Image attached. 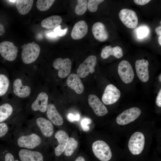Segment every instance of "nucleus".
<instances>
[{"label": "nucleus", "mask_w": 161, "mask_h": 161, "mask_svg": "<svg viewBox=\"0 0 161 161\" xmlns=\"http://www.w3.org/2000/svg\"><path fill=\"white\" fill-rule=\"evenodd\" d=\"M97 62L96 56L90 55L79 66L77 71L78 75L81 78H84L89 73L95 72V67Z\"/></svg>", "instance_id": "nucleus-12"}, {"label": "nucleus", "mask_w": 161, "mask_h": 161, "mask_svg": "<svg viewBox=\"0 0 161 161\" xmlns=\"http://www.w3.org/2000/svg\"><path fill=\"white\" fill-rule=\"evenodd\" d=\"M49 100L47 93L38 82L25 104L24 110V113L27 116H43V114H46Z\"/></svg>", "instance_id": "nucleus-3"}, {"label": "nucleus", "mask_w": 161, "mask_h": 161, "mask_svg": "<svg viewBox=\"0 0 161 161\" xmlns=\"http://www.w3.org/2000/svg\"><path fill=\"white\" fill-rule=\"evenodd\" d=\"M134 2L137 4L140 5H143L146 4L151 0H134Z\"/></svg>", "instance_id": "nucleus-37"}, {"label": "nucleus", "mask_w": 161, "mask_h": 161, "mask_svg": "<svg viewBox=\"0 0 161 161\" xmlns=\"http://www.w3.org/2000/svg\"><path fill=\"white\" fill-rule=\"evenodd\" d=\"M120 96L119 90L112 84L106 87L102 97L103 102L106 105H111L116 103Z\"/></svg>", "instance_id": "nucleus-15"}, {"label": "nucleus", "mask_w": 161, "mask_h": 161, "mask_svg": "<svg viewBox=\"0 0 161 161\" xmlns=\"http://www.w3.org/2000/svg\"><path fill=\"white\" fill-rule=\"evenodd\" d=\"M161 74L160 75V76H159V80H160V82H161Z\"/></svg>", "instance_id": "nucleus-43"}, {"label": "nucleus", "mask_w": 161, "mask_h": 161, "mask_svg": "<svg viewBox=\"0 0 161 161\" xmlns=\"http://www.w3.org/2000/svg\"><path fill=\"white\" fill-rule=\"evenodd\" d=\"M46 114L48 119L54 125L60 126L63 124V118L55 104L51 103H48Z\"/></svg>", "instance_id": "nucleus-19"}, {"label": "nucleus", "mask_w": 161, "mask_h": 161, "mask_svg": "<svg viewBox=\"0 0 161 161\" xmlns=\"http://www.w3.org/2000/svg\"><path fill=\"white\" fill-rule=\"evenodd\" d=\"M119 16L121 21L128 28H135L138 24V18L137 15L132 10L123 9L120 12Z\"/></svg>", "instance_id": "nucleus-13"}, {"label": "nucleus", "mask_w": 161, "mask_h": 161, "mask_svg": "<svg viewBox=\"0 0 161 161\" xmlns=\"http://www.w3.org/2000/svg\"><path fill=\"white\" fill-rule=\"evenodd\" d=\"M16 117L8 121L0 123V139L5 140L7 142L11 141L12 136V124Z\"/></svg>", "instance_id": "nucleus-24"}, {"label": "nucleus", "mask_w": 161, "mask_h": 161, "mask_svg": "<svg viewBox=\"0 0 161 161\" xmlns=\"http://www.w3.org/2000/svg\"><path fill=\"white\" fill-rule=\"evenodd\" d=\"M92 150L95 156L101 161H108L112 157V153L108 145L104 141L98 140L92 144Z\"/></svg>", "instance_id": "nucleus-7"}, {"label": "nucleus", "mask_w": 161, "mask_h": 161, "mask_svg": "<svg viewBox=\"0 0 161 161\" xmlns=\"http://www.w3.org/2000/svg\"><path fill=\"white\" fill-rule=\"evenodd\" d=\"M33 0H16V7L18 13L22 15L29 13L32 9L33 4Z\"/></svg>", "instance_id": "nucleus-28"}, {"label": "nucleus", "mask_w": 161, "mask_h": 161, "mask_svg": "<svg viewBox=\"0 0 161 161\" xmlns=\"http://www.w3.org/2000/svg\"><path fill=\"white\" fill-rule=\"evenodd\" d=\"M27 116L24 111L14 120L12 125L10 142L19 148L31 150H42L44 140L39 134L23 124Z\"/></svg>", "instance_id": "nucleus-1"}, {"label": "nucleus", "mask_w": 161, "mask_h": 161, "mask_svg": "<svg viewBox=\"0 0 161 161\" xmlns=\"http://www.w3.org/2000/svg\"><path fill=\"white\" fill-rule=\"evenodd\" d=\"M160 24H161V21H160Z\"/></svg>", "instance_id": "nucleus-44"}, {"label": "nucleus", "mask_w": 161, "mask_h": 161, "mask_svg": "<svg viewBox=\"0 0 161 161\" xmlns=\"http://www.w3.org/2000/svg\"><path fill=\"white\" fill-rule=\"evenodd\" d=\"M0 159L2 161H21L15 152L8 145H0Z\"/></svg>", "instance_id": "nucleus-25"}, {"label": "nucleus", "mask_w": 161, "mask_h": 161, "mask_svg": "<svg viewBox=\"0 0 161 161\" xmlns=\"http://www.w3.org/2000/svg\"><path fill=\"white\" fill-rule=\"evenodd\" d=\"M77 4L75 8V12L78 15L81 16L86 12L88 8V1L77 0Z\"/></svg>", "instance_id": "nucleus-30"}, {"label": "nucleus", "mask_w": 161, "mask_h": 161, "mask_svg": "<svg viewBox=\"0 0 161 161\" xmlns=\"http://www.w3.org/2000/svg\"><path fill=\"white\" fill-rule=\"evenodd\" d=\"M24 111L23 101L13 97L0 102V123L12 120Z\"/></svg>", "instance_id": "nucleus-4"}, {"label": "nucleus", "mask_w": 161, "mask_h": 161, "mask_svg": "<svg viewBox=\"0 0 161 161\" xmlns=\"http://www.w3.org/2000/svg\"><path fill=\"white\" fill-rule=\"evenodd\" d=\"M62 19L58 15L52 16L43 20L41 23L42 27L47 29L56 28L61 24Z\"/></svg>", "instance_id": "nucleus-27"}, {"label": "nucleus", "mask_w": 161, "mask_h": 161, "mask_svg": "<svg viewBox=\"0 0 161 161\" xmlns=\"http://www.w3.org/2000/svg\"><path fill=\"white\" fill-rule=\"evenodd\" d=\"M145 143V138L143 134L140 132H136L129 139L128 143V148L133 154L139 155L143 151Z\"/></svg>", "instance_id": "nucleus-9"}, {"label": "nucleus", "mask_w": 161, "mask_h": 161, "mask_svg": "<svg viewBox=\"0 0 161 161\" xmlns=\"http://www.w3.org/2000/svg\"><path fill=\"white\" fill-rule=\"evenodd\" d=\"M158 41L160 45L161 46V36H160L158 38Z\"/></svg>", "instance_id": "nucleus-42"}, {"label": "nucleus", "mask_w": 161, "mask_h": 161, "mask_svg": "<svg viewBox=\"0 0 161 161\" xmlns=\"http://www.w3.org/2000/svg\"><path fill=\"white\" fill-rule=\"evenodd\" d=\"M18 48L10 41H4L0 43V55L5 61L12 62L18 56Z\"/></svg>", "instance_id": "nucleus-8"}, {"label": "nucleus", "mask_w": 161, "mask_h": 161, "mask_svg": "<svg viewBox=\"0 0 161 161\" xmlns=\"http://www.w3.org/2000/svg\"><path fill=\"white\" fill-rule=\"evenodd\" d=\"M111 55H113L117 58H120L123 55L122 48L119 46L113 47L111 46H106L102 50L101 53V58L106 59Z\"/></svg>", "instance_id": "nucleus-26"}, {"label": "nucleus", "mask_w": 161, "mask_h": 161, "mask_svg": "<svg viewBox=\"0 0 161 161\" xmlns=\"http://www.w3.org/2000/svg\"><path fill=\"white\" fill-rule=\"evenodd\" d=\"M148 33V29L145 27H140L137 30V35L140 38H142L145 37Z\"/></svg>", "instance_id": "nucleus-34"}, {"label": "nucleus", "mask_w": 161, "mask_h": 161, "mask_svg": "<svg viewBox=\"0 0 161 161\" xmlns=\"http://www.w3.org/2000/svg\"><path fill=\"white\" fill-rule=\"evenodd\" d=\"M157 105L159 107H161V90L160 89L156 99Z\"/></svg>", "instance_id": "nucleus-38"}, {"label": "nucleus", "mask_w": 161, "mask_h": 161, "mask_svg": "<svg viewBox=\"0 0 161 161\" xmlns=\"http://www.w3.org/2000/svg\"><path fill=\"white\" fill-rule=\"evenodd\" d=\"M26 126L39 134L43 138H50L54 133L52 123L43 116H34L24 123Z\"/></svg>", "instance_id": "nucleus-5"}, {"label": "nucleus", "mask_w": 161, "mask_h": 161, "mask_svg": "<svg viewBox=\"0 0 161 161\" xmlns=\"http://www.w3.org/2000/svg\"><path fill=\"white\" fill-rule=\"evenodd\" d=\"M103 0H89L88 1V8L92 12L96 11L98 5L103 2Z\"/></svg>", "instance_id": "nucleus-32"}, {"label": "nucleus", "mask_w": 161, "mask_h": 161, "mask_svg": "<svg viewBox=\"0 0 161 161\" xmlns=\"http://www.w3.org/2000/svg\"><path fill=\"white\" fill-rule=\"evenodd\" d=\"M11 82L9 73L5 70L0 69V98H8L10 94Z\"/></svg>", "instance_id": "nucleus-16"}, {"label": "nucleus", "mask_w": 161, "mask_h": 161, "mask_svg": "<svg viewBox=\"0 0 161 161\" xmlns=\"http://www.w3.org/2000/svg\"><path fill=\"white\" fill-rule=\"evenodd\" d=\"M78 142L72 137L69 138L68 143L64 151V154L67 157L71 156L77 148Z\"/></svg>", "instance_id": "nucleus-29"}, {"label": "nucleus", "mask_w": 161, "mask_h": 161, "mask_svg": "<svg viewBox=\"0 0 161 161\" xmlns=\"http://www.w3.org/2000/svg\"><path fill=\"white\" fill-rule=\"evenodd\" d=\"M8 145L15 152L21 161H46V157L42 150L19 148L10 142L8 143Z\"/></svg>", "instance_id": "nucleus-6"}, {"label": "nucleus", "mask_w": 161, "mask_h": 161, "mask_svg": "<svg viewBox=\"0 0 161 161\" xmlns=\"http://www.w3.org/2000/svg\"><path fill=\"white\" fill-rule=\"evenodd\" d=\"M67 118L69 121L73 122L75 121L79 120L80 119V116L78 114L74 115L72 113H69L67 115Z\"/></svg>", "instance_id": "nucleus-36"}, {"label": "nucleus", "mask_w": 161, "mask_h": 161, "mask_svg": "<svg viewBox=\"0 0 161 161\" xmlns=\"http://www.w3.org/2000/svg\"><path fill=\"white\" fill-rule=\"evenodd\" d=\"M88 31V26L84 21L80 20L77 22L74 25L71 32L72 38L78 40L84 37Z\"/></svg>", "instance_id": "nucleus-21"}, {"label": "nucleus", "mask_w": 161, "mask_h": 161, "mask_svg": "<svg viewBox=\"0 0 161 161\" xmlns=\"http://www.w3.org/2000/svg\"><path fill=\"white\" fill-rule=\"evenodd\" d=\"M141 113L140 109L137 107H133L126 109L117 117L116 123L120 125L127 124L138 118Z\"/></svg>", "instance_id": "nucleus-11"}, {"label": "nucleus", "mask_w": 161, "mask_h": 161, "mask_svg": "<svg viewBox=\"0 0 161 161\" xmlns=\"http://www.w3.org/2000/svg\"><path fill=\"white\" fill-rule=\"evenodd\" d=\"M71 61L68 58L55 59L52 63L53 69L57 70L58 76L60 78H65L69 74L71 68Z\"/></svg>", "instance_id": "nucleus-10"}, {"label": "nucleus", "mask_w": 161, "mask_h": 161, "mask_svg": "<svg viewBox=\"0 0 161 161\" xmlns=\"http://www.w3.org/2000/svg\"><path fill=\"white\" fill-rule=\"evenodd\" d=\"M66 83L69 87L78 94H81L83 91V85L77 74L72 73L69 75L67 79Z\"/></svg>", "instance_id": "nucleus-23"}, {"label": "nucleus", "mask_w": 161, "mask_h": 161, "mask_svg": "<svg viewBox=\"0 0 161 161\" xmlns=\"http://www.w3.org/2000/svg\"><path fill=\"white\" fill-rule=\"evenodd\" d=\"M5 32V28L3 25L0 23V36L4 34Z\"/></svg>", "instance_id": "nucleus-39"}, {"label": "nucleus", "mask_w": 161, "mask_h": 161, "mask_svg": "<svg viewBox=\"0 0 161 161\" xmlns=\"http://www.w3.org/2000/svg\"><path fill=\"white\" fill-rule=\"evenodd\" d=\"M148 61L145 59L138 60L135 62V69L138 77L142 82H145L149 79Z\"/></svg>", "instance_id": "nucleus-20"}, {"label": "nucleus", "mask_w": 161, "mask_h": 161, "mask_svg": "<svg viewBox=\"0 0 161 161\" xmlns=\"http://www.w3.org/2000/svg\"><path fill=\"white\" fill-rule=\"evenodd\" d=\"M12 73L10 94L18 100H27L32 94L38 81L20 70Z\"/></svg>", "instance_id": "nucleus-2"}, {"label": "nucleus", "mask_w": 161, "mask_h": 161, "mask_svg": "<svg viewBox=\"0 0 161 161\" xmlns=\"http://www.w3.org/2000/svg\"><path fill=\"white\" fill-rule=\"evenodd\" d=\"M75 161H85V160L83 157L79 156L78 157Z\"/></svg>", "instance_id": "nucleus-41"}, {"label": "nucleus", "mask_w": 161, "mask_h": 161, "mask_svg": "<svg viewBox=\"0 0 161 161\" xmlns=\"http://www.w3.org/2000/svg\"><path fill=\"white\" fill-rule=\"evenodd\" d=\"M67 30V28L64 30L61 29V25H59L54 29L53 31L58 36H62L65 34Z\"/></svg>", "instance_id": "nucleus-35"}, {"label": "nucleus", "mask_w": 161, "mask_h": 161, "mask_svg": "<svg viewBox=\"0 0 161 161\" xmlns=\"http://www.w3.org/2000/svg\"><path fill=\"white\" fill-rule=\"evenodd\" d=\"M88 101L89 106L97 115L102 116L108 113L106 108L96 95L93 94L89 95Z\"/></svg>", "instance_id": "nucleus-18"}, {"label": "nucleus", "mask_w": 161, "mask_h": 161, "mask_svg": "<svg viewBox=\"0 0 161 161\" xmlns=\"http://www.w3.org/2000/svg\"><path fill=\"white\" fill-rule=\"evenodd\" d=\"M155 31L157 34L160 36L161 35V26L157 27L155 29Z\"/></svg>", "instance_id": "nucleus-40"}, {"label": "nucleus", "mask_w": 161, "mask_h": 161, "mask_svg": "<svg viewBox=\"0 0 161 161\" xmlns=\"http://www.w3.org/2000/svg\"><path fill=\"white\" fill-rule=\"evenodd\" d=\"M54 137L58 143V145L54 148V154L58 157L64 151L69 138L67 133L62 130L57 131L54 134Z\"/></svg>", "instance_id": "nucleus-17"}, {"label": "nucleus", "mask_w": 161, "mask_h": 161, "mask_svg": "<svg viewBox=\"0 0 161 161\" xmlns=\"http://www.w3.org/2000/svg\"><path fill=\"white\" fill-rule=\"evenodd\" d=\"M55 1L54 0H38L36 5L40 11H44L48 10Z\"/></svg>", "instance_id": "nucleus-31"}, {"label": "nucleus", "mask_w": 161, "mask_h": 161, "mask_svg": "<svg viewBox=\"0 0 161 161\" xmlns=\"http://www.w3.org/2000/svg\"><path fill=\"white\" fill-rule=\"evenodd\" d=\"M94 38L98 41L103 42L107 40L109 34L105 25L101 22L95 23L92 28Z\"/></svg>", "instance_id": "nucleus-22"}, {"label": "nucleus", "mask_w": 161, "mask_h": 161, "mask_svg": "<svg viewBox=\"0 0 161 161\" xmlns=\"http://www.w3.org/2000/svg\"><path fill=\"white\" fill-rule=\"evenodd\" d=\"M92 123V120L89 118H85L83 119L81 122V126L83 130L85 131H88L90 129L88 125Z\"/></svg>", "instance_id": "nucleus-33"}, {"label": "nucleus", "mask_w": 161, "mask_h": 161, "mask_svg": "<svg viewBox=\"0 0 161 161\" xmlns=\"http://www.w3.org/2000/svg\"><path fill=\"white\" fill-rule=\"evenodd\" d=\"M117 70L119 76L124 83H129L132 81L134 73L131 65L128 61H121L118 65Z\"/></svg>", "instance_id": "nucleus-14"}]
</instances>
